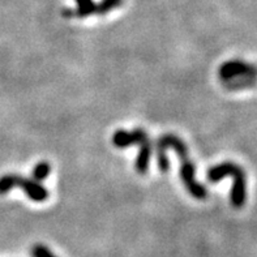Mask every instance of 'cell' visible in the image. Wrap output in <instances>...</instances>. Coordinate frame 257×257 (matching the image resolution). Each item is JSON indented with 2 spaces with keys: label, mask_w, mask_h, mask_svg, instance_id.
Returning a JSON list of instances; mask_svg holds the SVG:
<instances>
[{
  "label": "cell",
  "mask_w": 257,
  "mask_h": 257,
  "mask_svg": "<svg viewBox=\"0 0 257 257\" xmlns=\"http://www.w3.org/2000/svg\"><path fill=\"white\" fill-rule=\"evenodd\" d=\"M167 149H173L182 161L180 179H182L187 191L195 199L205 200L206 196H208V191L201 183L196 180V169L193 162L189 158L188 148H187L186 143L175 135H163L157 143V162H158V169L161 170V173H167L170 170V160L166 154Z\"/></svg>",
  "instance_id": "6da1fadb"
},
{
  "label": "cell",
  "mask_w": 257,
  "mask_h": 257,
  "mask_svg": "<svg viewBox=\"0 0 257 257\" xmlns=\"http://www.w3.org/2000/svg\"><path fill=\"white\" fill-rule=\"evenodd\" d=\"M13 188H21L30 200L36 202H43L49 199V191L36 180L28 179L17 174H6L0 176V196L6 195Z\"/></svg>",
  "instance_id": "7a4b0ae2"
},
{
  "label": "cell",
  "mask_w": 257,
  "mask_h": 257,
  "mask_svg": "<svg viewBox=\"0 0 257 257\" xmlns=\"http://www.w3.org/2000/svg\"><path fill=\"white\" fill-rule=\"evenodd\" d=\"M218 77L223 82L236 77H257V67L239 59L227 60L218 68Z\"/></svg>",
  "instance_id": "3957f363"
},
{
  "label": "cell",
  "mask_w": 257,
  "mask_h": 257,
  "mask_svg": "<svg viewBox=\"0 0 257 257\" xmlns=\"http://www.w3.org/2000/svg\"><path fill=\"white\" fill-rule=\"evenodd\" d=\"M150 141L149 135L143 128H135L132 131L119 130L112 135V145L119 149L130 147H141L143 144Z\"/></svg>",
  "instance_id": "277c9868"
},
{
  "label": "cell",
  "mask_w": 257,
  "mask_h": 257,
  "mask_svg": "<svg viewBox=\"0 0 257 257\" xmlns=\"http://www.w3.org/2000/svg\"><path fill=\"white\" fill-rule=\"evenodd\" d=\"M228 178L234 179V184L230 192V202L235 209L243 208L247 200V182H245L244 170L240 166H236Z\"/></svg>",
  "instance_id": "5b68a950"
},
{
  "label": "cell",
  "mask_w": 257,
  "mask_h": 257,
  "mask_svg": "<svg viewBox=\"0 0 257 257\" xmlns=\"http://www.w3.org/2000/svg\"><path fill=\"white\" fill-rule=\"evenodd\" d=\"M150 158H152V143L148 141V143L141 145L140 152H139L136 161H135V169H136L137 173L141 174V175L148 173Z\"/></svg>",
  "instance_id": "8992f818"
},
{
  "label": "cell",
  "mask_w": 257,
  "mask_h": 257,
  "mask_svg": "<svg viewBox=\"0 0 257 257\" xmlns=\"http://www.w3.org/2000/svg\"><path fill=\"white\" fill-rule=\"evenodd\" d=\"M257 84V77H236L225 82V88L228 90H240L251 88Z\"/></svg>",
  "instance_id": "52a82bcc"
},
{
  "label": "cell",
  "mask_w": 257,
  "mask_h": 257,
  "mask_svg": "<svg viewBox=\"0 0 257 257\" xmlns=\"http://www.w3.org/2000/svg\"><path fill=\"white\" fill-rule=\"evenodd\" d=\"M50 171H51V166H50L49 162H39L34 169H33L32 173V179L36 180V182H43V180L47 179V176L50 175Z\"/></svg>",
  "instance_id": "ba28073f"
},
{
  "label": "cell",
  "mask_w": 257,
  "mask_h": 257,
  "mask_svg": "<svg viewBox=\"0 0 257 257\" xmlns=\"http://www.w3.org/2000/svg\"><path fill=\"white\" fill-rule=\"evenodd\" d=\"M120 3L121 0H102V3L98 4L97 15H106L111 10H114L117 6H120Z\"/></svg>",
  "instance_id": "9c48e42d"
},
{
  "label": "cell",
  "mask_w": 257,
  "mask_h": 257,
  "mask_svg": "<svg viewBox=\"0 0 257 257\" xmlns=\"http://www.w3.org/2000/svg\"><path fill=\"white\" fill-rule=\"evenodd\" d=\"M30 254H32V257H56L49 248L43 244L33 245L32 249H30Z\"/></svg>",
  "instance_id": "30bf717a"
}]
</instances>
